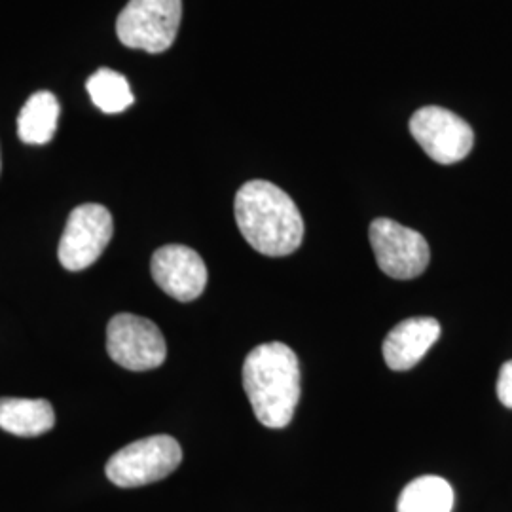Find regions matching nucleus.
Instances as JSON below:
<instances>
[{
    "label": "nucleus",
    "instance_id": "9",
    "mask_svg": "<svg viewBox=\"0 0 512 512\" xmlns=\"http://www.w3.org/2000/svg\"><path fill=\"white\" fill-rule=\"evenodd\" d=\"M156 285L179 302L202 296L207 285V266L202 256L186 245H164L150 260Z\"/></svg>",
    "mask_w": 512,
    "mask_h": 512
},
{
    "label": "nucleus",
    "instance_id": "13",
    "mask_svg": "<svg viewBox=\"0 0 512 512\" xmlns=\"http://www.w3.org/2000/svg\"><path fill=\"white\" fill-rule=\"evenodd\" d=\"M454 490L442 476H420L406 484L397 512H452Z\"/></svg>",
    "mask_w": 512,
    "mask_h": 512
},
{
    "label": "nucleus",
    "instance_id": "14",
    "mask_svg": "<svg viewBox=\"0 0 512 512\" xmlns=\"http://www.w3.org/2000/svg\"><path fill=\"white\" fill-rule=\"evenodd\" d=\"M88 93L92 97L97 109L107 114H118L129 109L135 101L128 78L124 74L116 73L112 69H99L88 78Z\"/></svg>",
    "mask_w": 512,
    "mask_h": 512
},
{
    "label": "nucleus",
    "instance_id": "10",
    "mask_svg": "<svg viewBox=\"0 0 512 512\" xmlns=\"http://www.w3.org/2000/svg\"><path fill=\"white\" fill-rule=\"evenodd\" d=\"M440 338V323L433 317L404 319L384 340V359L391 370L404 372L420 363Z\"/></svg>",
    "mask_w": 512,
    "mask_h": 512
},
{
    "label": "nucleus",
    "instance_id": "11",
    "mask_svg": "<svg viewBox=\"0 0 512 512\" xmlns=\"http://www.w3.org/2000/svg\"><path fill=\"white\" fill-rule=\"evenodd\" d=\"M54 425V406L44 399H0V429L10 435L33 439L52 431Z\"/></svg>",
    "mask_w": 512,
    "mask_h": 512
},
{
    "label": "nucleus",
    "instance_id": "12",
    "mask_svg": "<svg viewBox=\"0 0 512 512\" xmlns=\"http://www.w3.org/2000/svg\"><path fill=\"white\" fill-rule=\"evenodd\" d=\"M61 107L54 93H33L18 116L19 139L27 145H46L54 139Z\"/></svg>",
    "mask_w": 512,
    "mask_h": 512
},
{
    "label": "nucleus",
    "instance_id": "1",
    "mask_svg": "<svg viewBox=\"0 0 512 512\" xmlns=\"http://www.w3.org/2000/svg\"><path fill=\"white\" fill-rule=\"evenodd\" d=\"M239 232L260 255L287 256L302 245L304 220L287 192L268 181H249L236 194Z\"/></svg>",
    "mask_w": 512,
    "mask_h": 512
},
{
    "label": "nucleus",
    "instance_id": "6",
    "mask_svg": "<svg viewBox=\"0 0 512 512\" xmlns=\"http://www.w3.org/2000/svg\"><path fill=\"white\" fill-rule=\"evenodd\" d=\"M114 234L109 209L99 203H84L71 211L59 241L57 256L65 270L82 272L105 253Z\"/></svg>",
    "mask_w": 512,
    "mask_h": 512
},
{
    "label": "nucleus",
    "instance_id": "5",
    "mask_svg": "<svg viewBox=\"0 0 512 512\" xmlns=\"http://www.w3.org/2000/svg\"><path fill=\"white\" fill-rule=\"evenodd\" d=\"M107 351L116 365L145 372L164 365L167 344L154 321L133 313H118L107 327Z\"/></svg>",
    "mask_w": 512,
    "mask_h": 512
},
{
    "label": "nucleus",
    "instance_id": "2",
    "mask_svg": "<svg viewBox=\"0 0 512 512\" xmlns=\"http://www.w3.org/2000/svg\"><path fill=\"white\" fill-rule=\"evenodd\" d=\"M243 389L256 420L264 427H287L293 421L302 389L296 353L281 342L256 346L243 363Z\"/></svg>",
    "mask_w": 512,
    "mask_h": 512
},
{
    "label": "nucleus",
    "instance_id": "8",
    "mask_svg": "<svg viewBox=\"0 0 512 512\" xmlns=\"http://www.w3.org/2000/svg\"><path fill=\"white\" fill-rule=\"evenodd\" d=\"M410 133L437 164H458L475 147V131L452 110L423 107L410 118Z\"/></svg>",
    "mask_w": 512,
    "mask_h": 512
},
{
    "label": "nucleus",
    "instance_id": "3",
    "mask_svg": "<svg viewBox=\"0 0 512 512\" xmlns=\"http://www.w3.org/2000/svg\"><path fill=\"white\" fill-rule=\"evenodd\" d=\"M183 0H129L116 19V35L133 50L162 54L177 38Z\"/></svg>",
    "mask_w": 512,
    "mask_h": 512
},
{
    "label": "nucleus",
    "instance_id": "15",
    "mask_svg": "<svg viewBox=\"0 0 512 512\" xmlns=\"http://www.w3.org/2000/svg\"><path fill=\"white\" fill-rule=\"evenodd\" d=\"M497 397L503 406L512 408V361H507L499 370Z\"/></svg>",
    "mask_w": 512,
    "mask_h": 512
},
{
    "label": "nucleus",
    "instance_id": "4",
    "mask_svg": "<svg viewBox=\"0 0 512 512\" xmlns=\"http://www.w3.org/2000/svg\"><path fill=\"white\" fill-rule=\"evenodd\" d=\"M183 461V448L169 435L135 440L109 459L105 473L118 488H141L164 480Z\"/></svg>",
    "mask_w": 512,
    "mask_h": 512
},
{
    "label": "nucleus",
    "instance_id": "7",
    "mask_svg": "<svg viewBox=\"0 0 512 512\" xmlns=\"http://www.w3.org/2000/svg\"><path fill=\"white\" fill-rule=\"evenodd\" d=\"M368 238L378 268L393 279H414L429 266L431 251L420 232L391 219L372 220Z\"/></svg>",
    "mask_w": 512,
    "mask_h": 512
}]
</instances>
